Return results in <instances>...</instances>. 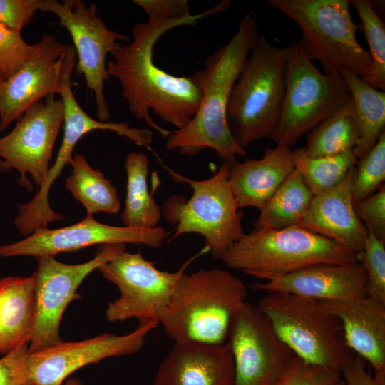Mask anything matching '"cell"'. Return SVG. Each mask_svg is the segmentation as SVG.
<instances>
[{
    "instance_id": "1",
    "label": "cell",
    "mask_w": 385,
    "mask_h": 385,
    "mask_svg": "<svg viewBox=\"0 0 385 385\" xmlns=\"http://www.w3.org/2000/svg\"><path fill=\"white\" fill-rule=\"evenodd\" d=\"M228 8L222 1L214 7L190 17L176 19H148L136 23L133 39L112 53L107 64L108 76L116 78L122 88L130 111L164 138L170 131L158 125L151 118L153 111L163 121L180 129L196 114L202 96V88L193 75L173 76L156 66L153 49L157 41L168 31L182 26H195L200 20Z\"/></svg>"
},
{
    "instance_id": "2",
    "label": "cell",
    "mask_w": 385,
    "mask_h": 385,
    "mask_svg": "<svg viewBox=\"0 0 385 385\" xmlns=\"http://www.w3.org/2000/svg\"><path fill=\"white\" fill-rule=\"evenodd\" d=\"M259 36L257 15L250 11L240 19L230 41L209 56L204 68L192 74L202 91L199 108L188 125L171 132L167 150L195 156L211 148L226 164L236 161L237 155H246L230 130L226 109L232 88Z\"/></svg>"
},
{
    "instance_id": "3",
    "label": "cell",
    "mask_w": 385,
    "mask_h": 385,
    "mask_svg": "<svg viewBox=\"0 0 385 385\" xmlns=\"http://www.w3.org/2000/svg\"><path fill=\"white\" fill-rule=\"evenodd\" d=\"M247 296L245 282L227 270L185 271L160 324L175 343L224 344Z\"/></svg>"
},
{
    "instance_id": "4",
    "label": "cell",
    "mask_w": 385,
    "mask_h": 385,
    "mask_svg": "<svg viewBox=\"0 0 385 385\" xmlns=\"http://www.w3.org/2000/svg\"><path fill=\"white\" fill-rule=\"evenodd\" d=\"M291 50L290 46H274L260 36L232 88L226 118L232 136L244 149L259 140L272 139L276 133Z\"/></svg>"
},
{
    "instance_id": "5",
    "label": "cell",
    "mask_w": 385,
    "mask_h": 385,
    "mask_svg": "<svg viewBox=\"0 0 385 385\" xmlns=\"http://www.w3.org/2000/svg\"><path fill=\"white\" fill-rule=\"evenodd\" d=\"M272 8L282 12L299 28L300 46L324 73L342 77L346 68L366 81L372 74L369 51L357 39L361 25L352 20L347 0H268Z\"/></svg>"
},
{
    "instance_id": "6",
    "label": "cell",
    "mask_w": 385,
    "mask_h": 385,
    "mask_svg": "<svg viewBox=\"0 0 385 385\" xmlns=\"http://www.w3.org/2000/svg\"><path fill=\"white\" fill-rule=\"evenodd\" d=\"M221 260L230 269L265 281L321 263L350 264L358 255L299 225L244 233Z\"/></svg>"
},
{
    "instance_id": "7",
    "label": "cell",
    "mask_w": 385,
    "mask_h": 385,
    "mask_svg": "<svg viewBox=\"0 0 385 385\" xmlns=\"http://www.w3.org/2000/svg\"><path fill=\"white\" fill-rule=\"evenodd\" d=\"M258 307L278 337L303 361L342 371L354 358L341 320L320 301L272 292L260 299Z\"/></svg>"
},
{
    "instance_id": "8",
    "label": "cell",
    "mask_w": 385,
    "mask_h": 385,
    "mask_svg": "<svg viewBox=\"0 0 385 385\" xmlns=\"http://www.w3.org/2000/svg\"><path fill=\"white\" fill-rule=\"evenodd\" d=\"M165 168L173 180L187 183L192 190L189 199L175 195L163 205L162 214L166 220L176 225L170 240L183 234H199L212 256L221 260L245 233L242 225L244 213L239 210L232 192L227 165L223 163L212 176L200 180Z\"/></svg>"
},
{
    "instance_id": "9",
    "label": "cell",
    "mask_w": 385,
    "mask_h": 385,
    "mask_svg": "<svg viewBox=\"0 0 385 385\" xmlns=\"http://www.w3.org/2000/svg\"><path fill=\"white\" fill-rule=\"evenodd\" d=\"M279 125L272 140L290 148L342 106L351 94L342 77L320 71L299 43L291 45Z\"/></svg>"
},
{
    "instance_id": "10",
    "label": "cell",
    "mask_w": 385,
    "mask_h": 385,
    "mask_svg": "<svg viewBox=\"0 0 385 385\" xmlns=\"http://www.w3.org/2000/svg\"><path fill=\"white\" fill-rule=\"evenodd\" d=\"M197 257L188 260L173 272L158 269L155 262L145 259L140 252L124 250L102 265L98 270L120 291V297L108 304L106 319L115 322L135 318L139 322L160 324L180 276Z\"/></svg>"
},
{
    "instance_id": "11",
    "label": "cell",
    "mask_w": 385,
    "mask_h": 385,
    "mask_svg": "<svg viewBox=\"0 0 385 385\" xmlns=\"http://www.w3.org/2000/svg\"><path fill=\"white\" fill-rule=\"evenodd\" d=\"M41 11L53 14L58 25L70 34L76 53V71L83 75L88 88L94 94L97 116L106 122L110 111L104 96V84L110 78L106 59L121 43L129 42L127 35L109 29L93 3L82 0H43Z\"/></svg>"
},
{
    "instance_id": "12",
    "label": "cell",
    "mask_w": 385,
    "mask_h": 385,
    "mask_svg": "<svg viewBox=\"0 0 385 385\" xmlns=\"http://www.w3.org/2000/svg\"><path fill=\"white\" fill-rule=\"evenodd\" d=\"M125 244L101 245L95 257L77 265L62 263L54 257L36 258L38 266L32 275L35 287V324L29 346L32 354L62 342L59 328L68 304L80 297L76 290L93 270L123 251Z\"/></svg>"
},
{
    "instance_id": "13",
    "label": "cell",
    "mask_w": 385,
    "mask_h": 385,
    "mask_svg": "<svg viewBox=\"0 0 385 385\" xmlns=\"http://www.w3.org/2000/svg\"><path fill=\"white\" fill-rule=\"evenodd\" d=\"M76 64L73 46L64 44L52 34H46L34 43L27 61L0 88V131L34 103L50 95H60L71 80Z\"/></svg>"
},
{
    "instance_id": "14",
    "label": "cell",
    "mask_w": 385,
    "mask_h": 385,
    "mask_svg": "<svg viewBox=\"0 0 385 385\" xmlns=\"http://www.w3.org/2000/svg\"><path fill=\"white\" fill-rule=\"evenodd\" d=\"M63 122L61 98L50 95L28 108L14 129L0 138V170H16L19 184L32 190L29 174L38 188L46 183L52 153Z\"/></svg>"
},
{
    "instance_id": "15",
    "label": "cell",
    "mask_w": 385,
    "mask_h": 385,
    "mask_svg": "<svg viewBox=\"0 0 385 385\" xmlns=\"http://www.w3.org/2000/svg\"><path fill=\"white\" fill-rule=\"evenodd\" d=\"M227 342L235 364V385H272L296 356L258 306L247 301L232 322Z\"/></svg>"
},
{
    "instance_id": "16",
    "label": "cell",
    "mask_w": 385,
    "mask_h": 385,
    "mask_svg": "<svg viewBox=\"0 0 385 385\" xmlns=\"http://www.w3.org/2000/svg\"><path fill=\"white\" fill-rule=\"evenodd\" d=\"M159 324L139 322L138 327L125 335L106 333L78 342L58 344L29 354L26 370L33 385H62L76 370L101 360L137 353L143 347L147 335Z\"/></svg>"
},
{
    "instance_id": "17",
    "label": "cell",
    "mask_w": 385,
    "mask_h": 385,
    "mask_svg": "<svg viewBox=\"0 0 385 385\" xmlns=\"http://www.w3.org/2000/svg\"><path fill=\"white\" fill-rule=\"evenodd\" d=\"M170 235L163 227L133 228L101 223L87 215L81 222L58 229L39 228L26 238L0 245V256L54 257L93 245L140 244L161 247Z\"/></svg>"
},
{
    "instance_id": "18",
    "label": "cell",
    "mask_w": 385,
    "mask_h": 385,
    "mask_svg": "<svg viewBox=\"0 0 385 385\" xmlns=\"http://www.w3.org/2000/svg\"><path fill=\"white\" fill-rule=\"evenodd\" d=\"M366 285L365 270L359 261L350 264H317L263 282H253L249 287L266 293L287 292L329 302L365 297Z\"/></svg>"
},
{
    "instance_id": "19",
    "label": "cell",
    "mask_w": 385,
    "mask_h": 385,
    "mask_svg": "<svg viewBox=\"0 0 385 385\" xmlns=\"http://www.w3.org/2000/svg\"><path fill=\"white\" fill-rule=\"evenodd\" d=\"M153 385H235L228 343H175L160 363Z\"/></svg>"
},
{
    "instance_id": "20",
    "label": "cell",
    "mask_w": 385,
    "mask_h": 385,
    "mask_svg": "<svg viewBox=\"0 0 385 385\" xmlns=\"http://www.w3.org/2000/svg\"><path fill=\"white\" fill-rule=\"evenodd\" d=\"M356 166L335 187L314 195L299 226L361 254L368 231L356 216L351 195Z\"/></svg>"
},
{
    "instance_id": "21",
    "label": "cell",
    "mask_w": 385,
    "mask_h": 385,
    "mask_svg": "<svg viewBox=\"0 0 385 385\" xmlns=\"http://www.w3.org/2000/svg\"><path fill=\"white\" fill-rule=\"evenodd\" d=\"M337 316L346 342L373 370L385 369V304L367 296L343 301L321 302Z\"/></svg>"
},
{
    "instance_id": "22",
    "label": "cell",
    "mask_w": 385,
    "mask_h": 385,
    "mask_svg": "<svg viewBox=\"0 0 385 385\" xmlns=\"http://www.w3.org/2000/svg\"><path fill=\"white\" fill-rule=\"evenodd\" d=\"M232 192L239 209L260 210L294 169L290 148H267L260 159L227 164Z\"/></svg>"
},
{
    "instance_id": "23",
    "label": "cell",
    "mask_w": 385,
    "mask_h": 385,
    "mask_svg": "<svg viewBox=\"0 0 385 385\" xmlns=\"http://www.w3.org/2000/svg\"><path fill=\"white\" fill-rule=\"evenodd\" d=\"M71 80L64 86L61 98L63 104V136L53 165L49 169L46 189L61 175L63 168L69 163L72 152L78 141L86 134L96 130H110L123 135L139 146L151 150L153 133L149 129L131 127L125 122H102L91 118L81 107L72 91Z\"/></svg>"
},
{
    "instance_id": "24",
    "label": "cell",
    "mask_w": 385,
    "mask_h": 385,
    "mask_svg": "<svg viewBox=\"0 0 385 385\" xmlns=\"http://www.w3.org/2000/svg\"><path fill=\"white\" fill-rule=\"evenodd\" d=\"M36 317L33 276L0 279V354L5 356L31 339Z\"/></svg>"
},
{
    "instance_id": "25",
    "label": "cell",
    "mask_w": 385,
    "mask_h": 385,
    "mask_svg": "<svg viewBox=\"0 0 385 385\" xmlns=\"http://www.w3.org/2000/svg\"><path fill=\"white\" fill-rule=\"evenodd\" d=\"M340 74L354 103L359 139L353 152L359 160L370 151L385 131V92L371 86L346 68H342Z\"/></svg>"
},
{
    "instance_id": "26",
    "label": "cell",
    "mask_w": 385,
    "mask_h": 385,
    "mask_svg": "<svg viewBox=\"0 0 385 385\" xmlns=\"http://www.w3.org/2000/svg\"><path fill=\"white\" fill-rule=\"evenodd\" d=\"M148 157L143 153L133 151L125 158L126 197L120 217L125 227L154 228L163 215L161 208L148 190Z\"/></svg>"
},
{
    "instance_id": "27",
    "label": "cell",
    "mask_w": 385,
    "mask_h": 385,
    "mask_svg": "<svg viewBox=\"0 0 385 385\" xmlns=\"http://www.w3.org/2000/svg\"><path fill=\"white\" fill-rule=\"evenodd\" d=\"M359 129L351 96L337 110L309 133L305 153L312 158L336 155L354 150Z\"/></svg>"
},
{
    "instance_id": "28",
    "label": "cell",
    "mask_w": 385,
    "mask_h": 385,
    "mask_svg": "<svg viewBox=\"0 0 385 385\" xmlns=\"http://www.w3.org/2000/svg\"><path fill=\"white\" fill-rule=\"evenodd\" d=\"M314 195L294 169L260 210L255 230H277L298 225L306 215Z\"/></svg>"
},
{
    "instance_id": "29",
    "label": "cell",
    "mask_w": 385,
    "mask_h": 385,
    "mask_svg": "<svg viewBox=\"0 0 385 385\" xmlns=\"http://www.w3.org/2000/svg\"><path fill=\"white\" fill-rule=\"evenodd\" d=\"M71 174L66 181V188L72 196L86 210L87 215L98 212L116 214L120 202L117 188L105 178L99 170H95L81 154L71 158Z\"/></svg>"
},
{
    "instance_id": "30",
    "label": "cell",
    "mask_w": 385,
    "mask_h": 385,
    "mask_svg": "<svg viewBox=\"0 0 385 385\" xmlns=\"http://www.w3.org/2000/svg\"><path fill=\"white\" fill-rule=\"evenodd\" d=\"M294 169L314 195H319L340 183L358 160L353 150L324 157L312 158L304 148L292 150Z\"/></svg>"
},
{
    "instance_id": "31",
    "label": "cell",
    "mask_w": 385,
    "mask_h": 385,
    "mask_svg": "<svg viewBox=\"0 0 385 385\" xmlns=\"http://www.w3.org/2000/svg\"><path fill=\"white\" fill-rule=\"evenodd\" d=\"M350 2L354 6L361 19V31L368 43L372 60V74L364 81L376 89L384 91L385 25L370 1L353 0Z\"/></svg>"
},
{
    "instance_id": "32",
    "label": "cell",
    "mask_w": 385,
    "mask_h": 385,
    "mask_svg": "<svg viewBox=\"0 0 385 385\" xmlns=\"http://www.w3.org/2000/svg\"><path fill=\"white\" fill-rule=\"evenodd\" d=\"M356 165L351 187L354 205L374 194L385 180V131Z\"/></svg>"
},
{
    "instance_id": "33",
    "label": "cell",
    "mask_w": 385,
    "mask_h": 385,
    "mask_svg": "<svg viewBox=\"0 0 385 385\" xmlns=\"http://www.w3.org/2000/svg\"><path fill=\"white\" fill-rule=\"evenodd\" d=\"M367 231L364 249L358 255L366 274V296L385 304V242Z\"/></svg>"
},
{
    "instance_id": "34",
    "label": "cell",
    "mask_w": 385,
    "mask_h": 385,
    "mask_svg": "<svg viewBox=\"0 0 385 385\" xmlns=\"http://www.w3.org/2000/svg\"><path fill=\"white\" fill-rule=\"evenodd\" d=\"M272 385H345L339 370L307 363L297 356Z\"/></svg>"
},
{
    "instance_id": "35",
    "label": "cell",
    "mask_w": 385,
    "mask_h": 385,
    "mask_svg": "<svg viewBox=\"0 0 385 385\" xmlns=\"http://www.w3.org/2000/svg\"><path fill=\"white\" fill-rule=\"evenodd\" d=\"M31 51L32 45L23 39L21 32L0 23V71L6 79L21 68Z\"/></svg>"
},
{
    "instance_id": "36",
    "label": "cell",
    "mask_w": 385,
    "mask_h": 385,
    "mask_svg": "<svg viewBox=\"0 0 385 385\" xmlns=\"http://www.w3.org/2000/svg\"><path fill=\"white\" fill-rule=\"evenodd\" d=\"M358 218L377 238L385 242V187L354 205Z\"/></svg>"
},
{
    "instance_id": "37",
    "label": "cell",
    "mask_w": 385,
    "mask_h": 385,
    "mask_svg": "<svg viewBox=\"0 0 385 385\" xmlns=\"http://www.w3.org/2000/svg\"><path fill=\"white\" fill-rule=\"evenodd\" d=\"M42 4L43 0H0V23L21 32Z\"/></svg>"
},
{
    "instance_id": "38",
    "label": "cell",
    "mask_w": 385,
    "mask_h": 385,
    "mask_svg": "<svg viewBox=\"0 0 385 385\" xmlns=\"http://www.w3.org/2000/svg\"><path fill=\"white\" fill-rule=\"evenodd\" d=\"M29 344H22L0 359V385H33L26 370Z\"/></svg>"
},
{
    "instance_id": "39",
    "label": "cell",
    "mask_w": 385,
    "mask_h": 385,
    "mask_svg": "<svg viewBox=\"0 0 385 385\" xmlns=\"http://www.w3.org/2000/svg\"><path fill=\"white\" fill-rule=\"evenodd\" d=\"M133 3L144 11L148 19L168 20L192 16L186 0H135Z\"/></svg>"
},
{
    "instance_id": "40",
    "label": "cell",
    "mask_w": 385,
    "mask_h": 385,
    "mask_svg": "<svg viewBox=\"0 0 385 385\" xmlns=\"http://www.w3.org/2000/svg\"><path fill=\"white\" fill-rule=\"evenodd\" d=\"M366 364L365 359L355 355L341 371L345 385H385V369L371 371Z\"/></svg>"
},
{
    "instance_id": "41",
    "label": "cell",
    "mask_w": 385,
    "mask_h": 385,
    "mask_svg": "<svg viewBox=\"0 0 385 385\" xmlns=\"http://www.w3.org/2000/svg\"><path fill=\"white\" fill-rule=\"evenodd\" d=\"M62 385H83L81 381L76 379V378H72L67 380L65 384Z\"/></svg>"
},
{
    "instance_id": "42",
    "label": "cell",
    "mask_w": 385,
    "mask_h": 385,
    "mask_svg": "<svg viewBox=\"0 0 385 385\" xmlns=\"http://www.w3.org/2000/svg\"><path fill=\"white\" fill-rule=\"evenodd\" d=\"M6 78L4 75V73L0 71V88L1 86L3 85L4 82L6 81Z\"/></svg>"
}]
</instances>
